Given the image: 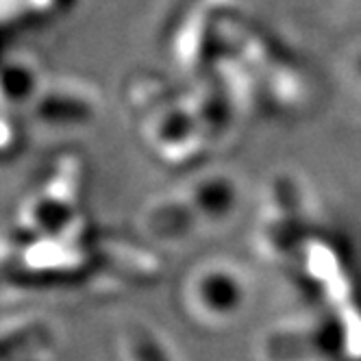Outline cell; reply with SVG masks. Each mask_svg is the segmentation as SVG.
<instances>
[{"label":"cell","mask_w":361,"mask_h":361,"mask_svg":"<svg viewBox=\"0 0 361 361\" xmlns=\"http://www.w3.org/2000/svg\"><path fill=\"white\" fill-rule=\"evenodd\" d=\"M200 296L204 305H209L207 309H216V312H228L240 296L238 288L233 286V281L228 276H207L200 283Z\"/></svg>","instance_id":"1"}]
</instances>
